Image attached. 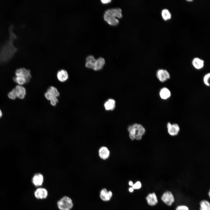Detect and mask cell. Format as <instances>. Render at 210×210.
Returning a JSON list of instances; mask_svg holds the SVG:
<instances>
[{
  "label": "cell",
  "mask_w": 210,
  "mask_h": 210,
  "mask_svg": "<svg viewBox=\"0 0 210 210\" xmlns=\"http://www.w3.org/2000/svg\"><path fill=\"white\" fill-rule=\"evenodd\" d=\"M121 9L119 8L110 9L105 11L104 15V19L109 24L116 25L119 23V20L116 18L122 17Z\"/></svg>",
  "instance_id": "6da1fadb"
},
{
  "label": "cell",
  "mask_w": 210,
  "mask_h": 210,
  "mask_svg": "<svg viewBox=\"0 0 210 210\" xmlns=\"http://www.w3.org/2000/svg\"><path fill=\"white\" fill-rule=\"evenodd\" d=\"M57 205L60 210H71L73 207V204L71 198L64 196L58 201Z\"/></svg>",
  "instance_id": "7a4b0ae2"
},
{
  "label": "cell",
  "mask_w": 210,
  "mask_h": 210,
  "mask_svg": "<svg viewBox=\"0 0 210 210\" xmlns=\"http://www.w3.org/2000/svg\"><path fill=\"white\" fill-rule=\"evenodd\" d=\"M138 124L136 123L129 126L128 128L130 133V137L132 140H134L135 139L140 140L142 138V136L138 134Z\"/></svg>",
  "instance_id": "3957f363"
},
{
  "label": "cell",
  "mask_w": 210,
  "mask_h": 210,
  "mask_svg": "<svg viewBox=\"0 0 210 210\" xmlns=\"http://www.w3.org/2000/svg\"><path fill=\"white\" fill-rule=\"evenodd\" d=\"M161 199L167 205L170 206L175 200L174 196L171 191H166L162 196Z\"/></svg>",
  "instance_id": "277c9868"
},
{
  "label": "cell",
  "mask_w": 210,
  "mask_h": 210,
  "mask_svg": "<svg viewBox=\"0 0 210 210\" xmlns=\"http://www.w3.org/2000/svg\"><path fill=\"white\" fill-rule=\"evenodd\" d=\"M156 75L159 80L162 82L165 81L170 78L169 73L165 69H160L158 70Z\"/></svg>",
  "instance_id": "5b68a950"
},
{
  "label": "cell",
  "mask_w": 210,
  "mask_h": 210,
  "mask_svg": "<svg viewBox=\"0 0 210 210\" xmlns=\"http://www.w3.org/2000/svg\"><path fill=\"white\" fill-rule=\"evenodd\" d=\"M15 75V76H20L24 78L27 80V83L29 81L32 77L30 71L24 68H20L17 69Z\"/></svg>",
  "instance_id": "8992f818"
},
{
  "label": "cell",
  "mask_w": 210,
  "mask_h": 210,
  "mask_svg": "<svg viewBox=\"0 0 210 210\" xmlns=\"http://www.w3.org/2000/svg\"><path fill=\"white\" fill-rule=\"evenodd\" d=\"M34 195L35 197L37 199H44L47 197L48 192L46 189L43 188H37L35 191Z\"/></svg>",
  "instance_id": "52a82bcc"
},
{
  "label": "cell",
  "mask_w": 210,
  "mask_h": 210,
  "mask_svg": "<svg viewBox=\"0 0 210 210\" xmlns=\"http://www.w3.org/2000/svg\"><path fill=\"white\" fill-rule=\"evenodd\" d=\"M167 127L169 134L172 136L177 135L180 130L179 126L177 124H172L169 122L167 123Z\"/></svg>",
  "instance_id": "ba28073f"
},
{
  "label": "cell",
  "mask_w": 210,
  "mask_h": 210,
  "mask_svg": "<svg viewBox=\"0 0 210 210\" xmlns=\"http://www.w3.org/2000/svg\"><path fill=\"white\" fill-rule=\"evenodd\" d=\"M56 76L58 80L61 82L66 81L68 80L69 77L67 71L64 69H61L58 71Z\"/></svg>",
  "instance_id": "9c48e42d"
},
{
  "label": "cell",
  "mask_w": 210,
  "mask_h": 210,
  "mask_svg": "<svg viewBox=\"0 0 210 210\" xmlns=\"http://www.w3.org/2000/svg\"><path fill=\"white\" fill-rule=\"evenodd\" d=\"M43 177L42 174L40 173L35 174L32 179V182L34 185L37 187L41 186L43 182Z\"/></svg>",
  "instance_id": "30bf717a"
},
{
  "label": "cell",
  "mask_w": 210,
  "mask_h": 210,
  "mask_svg": "<svg viewBox=\"0 0 210 210\" xmlns=\"http://www.w3.org/2000/svg\"><path fill=\"white\" fill-rule=\"evenodd\" d=\"M112 196V192L111 191H108L106 188L102 189L100 193V197L103 201H109Z\"/></svg>",
  "instance_id": "8fae6325"
},
{
  "label": "cell",
  "mask_w": 210,
  "mask_h": 210,
  "mask_svg": "<svg viewBox=\"0 0 210 210\" xmlns=\"http://www.w3.org/2000/svg\"><path fill=\"white\" fill-rule=\"evenodd\" d=\"M17 97L20 99L24 98L26 91L25 88L22 85H18L15 88Z\"/></svg>",
  "instance_id": "7c38bea8"
},
{
  "label": "cell",
  "mask_w": 210,
  "mask_h": 210,
  "mask_svg": "<svg viewBox=\"0 0 210 210\" xmlns=\"http://www.w3.org/2000/svg\"><path fill=\"white\" fill-rule=\"evenodd\" d=\"M146 199L148 204L151 206L155 205L158 202L156 195L154 192L149 194L146 197Z\"/></svg>",
  "instance_id": "4fadbf2b"
},
{
  "label": "cell",
  "mask_w": 210,
  "mask_h": 210,
  "mask_svg": "<svg viewBox=\"0 0 210 210\" xmlns=\"http://www.w3.org/2000/svg\"><path fill=\"white\" fill-rule=\"evenodd\" d=\"M104 106L106 111H112L116 106V101L112 99H109L106 101L104 103Z\"/></svg>",
  "instance_id": "5bb4252c"
},
{
  "label": "cell",
  "mask_w": 210,
  "mask_h": 210,
  "mask_svg": "<svg viewBox=\"0 0 210 210\" xmlns=\"http://www.w3.org/2000/svg\"><path fill=\"white\" fill-rule=\"evenodd\" d=\"M105 64L104 59L103 57H100L96 59L93 69L96 71L100 70L102 69Z\"/></svg>",
  "instance_id": "9a60e30c"
},
{
  "label": "cell",
  "mask_w": 210,
  "mask_h": 210,
  "mask_svg": "<svg viewBox=\"0 0 210 210\" xmlns=\"http://www.w3.org/2000/svg\"><path fill=\"white\" fill-rule=\"evenodd\" d=\"M159 95L162 99L166 100L170 97L171 96V92L167 88L164 87L160 90Z\"/></svg>",
  "instance_id": "2e32d148"
},
{
  "label": "cell",
  "mask_w": 210,
  "mask_h": 210,
  "mask_svg": "<svg viewBox=\"0 0 210 210\" xmlns=\"http://www.w3.org/2000/svg\"><path fill=\"white\" fill-rule=\"evenodd\" d=\"M96 59L93 56L89 55L86 59L85 66L88 68L93 69Z\"/></svg>",
  "instance_id": "e0dca14e"
},
{
  "label": "cell",
  "mask_w": 210,
  "mask_h": 210,
  "mask_svg": "<svg viewBox=\"0 0 210 210\" xmlns=\"http://www.w3.org/2000/svg\"><path fill=\"white\" fill-rule=\"evenodd\" d=\"M193 66L196 69H200L204 66V61L199 58L196 57L193 59L192 62Z\"/></svg>",
  "instance_id": "ac0fdd59"
},
{
  "label": "cell",
  "mask_w": 210,
  "mask_h": 210,
  "mask_svg": "<svg viewBox=\"0 0 210 210\" xmlns=\"http://www.w3.org/2000/svg\"><path fill=\"white\" fill-rule=\"evenodd\" d=\"M99 155L101 158L105 160L109 157L110 152L106 147H102L99 149Z\"/></svg>",
  "instance_id": "d6986e66"
},
{
  "label": "cell",
  "mask_w": 210,
  "mask_h": 210,
  "mask_svg": "<svg viewBox=\"0 0 210 210\" xmlns=\"http://www.w3.org/2000/svg\"><path fill=\"white\" fill-rule=\"evenodd\" d=\"M52 96L58 97L60 95V93L57 89L53 86H50L47 90Z\"/></svg>",
  "instance_id": "ffe728a7"
},
{
  "label": "cell",
  "mask_w": 210,
  "mask_h": 210,
  "mask_svg": "<svg viewBox=\"0 0 210 210\" xmlns=\"http://www.w3.org/2000/svg\"><path fill=\"white\" fill-rule=\"evenodd\" d=\"M200 210H210L209 202L205 200H202L200 203Z\"/></svg>",
  "instance_id": "44dd1931"
},
{
  "label": "cell",
  "mask_w": 210,
  "mask_h": 210,
  "mask_svg": "<svg viewBox=\"0 0 210 210\" xmlns=\"http://www.w3.org/2000/svg\"><path fill=\"white\" fill-rule=\"evenodd\" d=\"M14 80L19 85H21L27 83L26 79L24 77L20 76H16L13 78Z\"/></svg>",
  "instance_id": "7402d4cb"
},
{
  "label": "cell",
  "mask_w": 210,
  "mask_h": 210,
  "mask_svg": "<svg viewBox=\"0 0 210 210\" xmlns=\"http://www.w3.org/2000/svg\"><path fill=\"white\" fill-rule=\"evenodd\" d=\"M161 13L163 19L165 20H168L171 18V14L169 10L167 9L163 10Z\"/></svg>",
  "instance_id": "603a6c76"
},
{
  "label": "cell",
  "mask_w": 210,
  "mask_h": 210,
  "mask_svg": "<svg viewBox=\"0 0 210 210\" xmlns=\"http://www.w3.org/2000/svg\"><path fill=\"white\" fill-rule=\"evenodd\" d=\"M210 77V73H208L204 76L203 78V82L206 85L208 86H210L209 83Z\"/></svg>",
  "instance_id": "cb8c5ba5"
},
{
  "label": "cell",
  "mask_w": 210,
  "mask_h": 210,
  "mask_svg": "<svg viewBox=\"0 0 210 210\" xmlns=\"http://www.w3.org/2000/svg\"><path fill=\"white\" fill-rule=\"evenodd\" d=\"M8 96L10 99L13 100L17 97L15 88L8 93Z\"/></svg>",
  "instance_id": "d4e9b609"
},
{
  "label": "cell",
  "mask_w": 210,
  "mask_h": 210,
  "mask_svg": "<svg viewBox=\"0 0 210 210\" xmlns=\"http://www.w3.org/2000/svg\"><path fill=\"white\" fill-rule=\"evenodd\" d=\"M50 105L53 106H55L57 103H58L59 100L57 97H53L52 98L50 101Z\"/></svg>",
  "instance_id": "484cf974"
},
{
  "label": "cell",
  "mask_w": 210,
  "mask_h": 210,
  "mask_svg": "<svg viewBox=\"0 0 210 210\" xmlns=\"http://www.w3.org/2000/svg\"><path fill=\"white\" fill-rule=\"evenodd\" d=\"M132 186V187L134 189H139L141 188V184L140 182L137 181L134 184H133Z\"/></svg>",
  "instance_id": "4316f807"
},
{
  "label": "cell",
  "mask_w": 210,
  "mask_h": 210,
  "mask_svg": "<svg viewBox=\"0 0 210 210\" xmlns=\"http://www.w3.org/2000/svg\"><path fill=\"white\" fill-rule=\"evenodd\" d=\"M176 210H189L188 206L185 205H179L177 206Z\"/></svg>",
  "instance_id": "83f0119b"
},
{
  "label": "cell",
  "mask_w": 210,
  "mask_h": 210,
  "mask_svg": "<svg viewBox=\"0 0 210 210\" xmlns=\"http://www.w3.org/2000/svg\"><path fill=\"white\" fill-rule=\"evenodd\" d=\"M44 96L45 98L49 101H50L53 97L47 91L44 93Z\"/></svg>",
  "instance_id": "f1b7e54d"
},
{
  "label": "cell",
  "mask_w": 210,
  "mask_h": 210,
  "mask_svg": "<svg viewBox=\"0 0 210 210\" xmlns=\"http://www.w3.org/2000/svg\"><path fill=\"white\" fill-rule=\"evenodd\" d=\"M101 1L103 4H107L110 2L111 1V0H102Z\"/></svg>",
  "instance_id": "f546056e"
},
{
  "label": "cell",
  "mask_w": 210,
  "mask_h": 210,
  "mask_svg": "<svg viewBox=\"0 0 210 210\" xmlns=\"http://www.w3.org/2000/svg\"><path fill=\"white\" fill-rule=\"evenodd\" d=\"M134 189L132 187H130L129 188V191L131 192H133Z\"/></svg>",
  "instance_id": "4dcf8cb0"
},
{
  "label": "cell",
  "mask_w": 210,
  "mask_h": 210,
  "mask_svg": "<svg viewBox=\"0 0 210 210\" xmlns=\"http://www.w3.org/2000/svg\"><path fill=\"white\" fill-rule=\"evenodd\" d=\"M129 184L130 186H132L133 184L132 181H130L129 182Z\"/></svg>",
  "instance_id": "1f68e13d"
},
{
  "label": "cell",
  "mask_w": 210,
  "mask_h": 210,
  "mask_svg": "<svg viewBox=\"0 0 210 210\" xmlns=\"http://www.w3.org/2000/svg\"><path fill=\"white\" fill-rule=\"evenodd\" d=\"M2 116V113L0 109V118Z\"/></svg>",
  "instance_id": "d6a6232c"
},
{
  "label": "cell",
  "mask_w": 210,
  "mask_h": 210,
  "mask_svg": "<svg viewBox=\"0 0 210 210\" xmlns=\"http://www.w3.org/2000/svg\"><path fill=\"white\" fill-rule=\"evenodd\" d=\"M210 191H209V197L210 196Z\"/></svg>",
  "instance_id": "836d02e7"
}]
</instances>
